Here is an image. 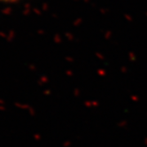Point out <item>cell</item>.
<instances>
[{
  "mask_svg": "<svg viewBox=\"0 0 147 147\" xmlns=\"http://www.w3.org/2000/svg\"><path fill=\"white\" fill-rule=\"evenodd\" d=\"M17 1H19V0H0V2H4V3H13Z\"/></svg>",
  "mask_w": 147,
  "mask_h": 147,
  "instance_id": "obj_1",
  "label": "cell"
}]
</instances>
